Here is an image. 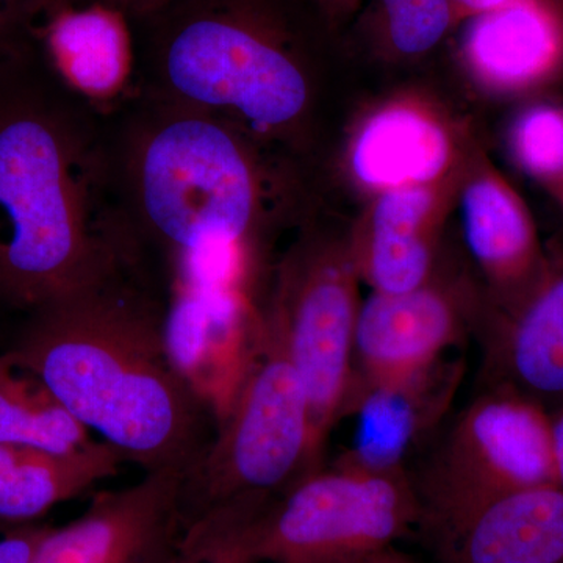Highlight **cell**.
I'll return each instance as SVG.
<instances>
[{"mask_svg": "<svg viewBox=\"0 0 563 563\" xmlns=\"http://www.w3.org/2000/svg\"><path fill=\"white\" fill-rule=\"evenodd\" d=\"M166 296L140 269H118L33 310L5 354L125 462L185 476L218 410L174 354Z\"/></svg>", "mask_w": 563, "mask_h": 563, "instance_id": "cell-1", "label": "cell"}, {"mask_svg": "<svg viewBox=\"0 0 563 563\" xmlns=\"http://www.w3.org/2000/svg\"><path fill=\"white\" fill-rule=\"evenodd\" d=\"M20 65L0 92V301L31 313L133 258L109 118L51 73L20 85Z\"/></svg>", "mask_w": 563, "mask_h": 563, "instance_id": "cell-2", "label": "cell"}, {"mask_svg": "<svg viewBox=\"0 0 563 563\" xmlns=\"http://www.w3.org/2000/svg\"><path fill=\"white\" fill-rule=\"evenodd\" d=\"M107 118L136 268L168 288L187 269L255 262L268 195L261 141L144 92Z\"/></svg>", "mask_w": 563, "mask_h": 563, "instance_id": "cell-3", "label": "cell"}, {"mask_svg": "<svg viewBox=\"0 0 563 563\" xmlns=\"http://www.w3.org/2000/svg\"><path fill=\"white\" fill-rule=\"evenodd\" d=\"M132 24L136 92L206 111L261 143L302 128L312 81L268 0H169Z\"/></svg>", "mask_w": 563, "mask_h": 563, "instance_id": "cell-4", "label": "cell"}, {"mask_svg": "<svg viewBox=\"0 0 563 563\" xmlns=\"http://www.w3.org/2000/svg\"><path fill=\"white\" fill-rule=\"evenodd\" d=\"M320 468L306 391L262 317L257 343L218 415L213 440L181 479V554L246 523Z\"/></svg>", "mask_w": 563, "mask_h": 563, "instance_id": "cell-5", "label": "cell"}, {"mask_svg": "<svg viewBox=\"0 0 563 563\" xmlns=\"http://www.w3.org/2000/svg\"><path fill=\"white\" fill-rule=\"evenodd\" d=\"M409 473L335 465L302 477L233 531L184 554L195 563H368L420 528Z\"/></svg>", "mask_w": 563, "mask_h": 563, "instance_id": "cell-6", "label": "cell"}, {"mask_svg": "<svg viewBox=\"0 0 563 563\" xmlns=\"http://www.w3.org/2000/svg\"><path fill=\"white\" fill-rule=\"evenodd\" d=\"M350 246L317 236L299 240L276 269L263 321L301 380L313 450L324 466L329 437L342 421L354 374L361 299Z\"/></svg>", "mask_w": 563, "mask_h": 563, "instance_id": "cell-7", "label": "cell"}, {"mask_svg": "<svg viewBox=\"0 0 563 563\" xmlns=\"http://www.w3.org/2000/svg\"><path fill=\"white\" fill-rule=\"evenodd\" d=\"M433 542L499 496L555 483L550 415L506 388H485L455 418L412 479Z\"/></svg>", "mask_w": 563, "mask_h": 563, "instance_id": "cell-8", "label": "cell"}, {"mask_svg": "<svg viewBox=\"0 0 563 563\" xmlns=\"http://www.w3.org/2000/svg\"><path fill=\"white\" fill-rule=\"evenodd\" d=\"M479 313L465 285L435 273L413 290L373 291L358 309L351 385L396 379L439 362L479 325Z\"/></svg>", "mask_w": 563, "mask_h": 563, "instance_id": "cell-9", "label": "cell"}, {"mask_svg": "<svg viewBox=\"0 0 563 563\" xmlns=\"http://www.w3.org/2000/svg\"><path fill=\"white\" fill-rule=\"evenodd\" d=\"M181 479L176 473H144L131 487L92 493L81 517L47 528L40 563H180Z\"/></svg>", "mask_w": 563, "mask_h": 563, "instance_id": "cell-10", "label": "cell"}, {"mask_svg": "<svg viewBox=\"0 0 563 563\" xmlns=\"http://www.w3.org/2000/svg\"><path fill=\"white\" fill-rule=\"evenodd\" d=\"M36 60L63 87L110 113L136 92L135 32L110 0H51L32 29Z\"/></svg>", "mask_w": 563, "mask_h": 563, "instance_id": "cell-11", "label": "cell"}, {"mask_svg": "<svg viewBox=\"0 0 563 563\" xmlns=\"http://www.w3.org/2000/svg\"><path fill=\"white\" fill-rule=\"evenodd\" d=\"M463 373L462 358L446 355L407 376L351 385L342 421L354 418V429L333 463L373 474L409 473L415 451L450 412Z\"/></svg>", "mask_w": 563, "mask_h": 563, "instance_id": "cell-12", "label": "cell"}, {"mask_svg": "<svg viewBox=\"0 0 563 563\" xmlns=\"http://www.w3.org/2000/svg\"><path fill=\"white\" fill-rule=\"evenodd\" d=\"M487 388L517 393L547 412L563 404V274L507 317L479 322Z\"/></svg>", "mask_w": 563, "mask_h": 563, "instance_id": "cell-13", "label": "cell"}, {"mask_svg": "<svg viewBox=\"0 0 563 563\" xmlns=\"http://www.w3.org/2000/svg\"><path fill=\"white\" fill-rule=\"evenodd\" d=\"M443 563H563V488L499 496L435 540Z\"/></svg>", "mask_w": 563, "mask_h": 563, "instance_id": "cell-14", "label": "cell"}, {"mask_svg": "<svg viewBox=\"0 0 563 563\" xmlns=\"http://www.w3.org/2000/svg\"><path fill=\"white\" fill-rule=\"evenodd\" d=\"M437 185L379 195L350 246L352 262L373 291L413 290L435 273L440 222Z\"/></svg>", "mask_w": 563, "mask_h": 563, "instance_id": "cell-15", "label": "cell"}, {"mask_svg": "<svg viewBox=\"0 0 563 563\" xmlns=\"http://www.w3.org/2000/svg\"><path fill=\"white\" fill-rule=\"evenodd\" d=\"M454 147L429 111L395 103L372 114L352 141L355 179L379 192L437 185L451 169Z\"/></svg>", "mask_w": 563, "mask_h": 563, "instance_id": "cell-16", "label": "cell"}, {"mask_svg": "<svg viewBox=\"0 0 563 563\" xmlns=\"http://www.w3.org/2000/svg\"><path fill=\"white\" fill-rule=\"evenodd\" d=\"M124 462L102 440L74 453L0 443V531L38 523L58 504L117 476Z\"/></svg>", "mask_w": 563, "mask_h": 563, "instance_id": "cell-17", "label": "cell"}, {"mask_svg": "<svg viewBox=\"0 0 563 563\" xmlns=\"http://www.w3.org/2000/svg\"><path fill=\"white\" fill-rule=\"evenodd\" d=\"M558 25L537 0H509L476 14L463 38L466 65L488 87L515 88L542 76L558 57Z\"/></svg>", "mask_w": 563, "mask_h": 563, "instance_id": "cell-18", "label": "cell"}, {"mask_svg": "<svg viewBox=\"0 0 563 563\" xmlns=\"http://www.w3.org/2000/svg\"><path fill=\"white\" fill-rule=\"evenodd\" d=\"M466 246L498 290L523 279L533 254L532 229L509 188L492 174L477 173L461 196Z\"/></svg>", "mask_w": 563, "mask_h": 563, "instance_id": "cell-19", "label": "cell"}, {"mask_svg": "<svg viewBox=\"0 0 563 563\" xmlns=\"http://www.w3.org/2000/svg\"><path fill=\"white\" fill-rule=\"evenodd\" d=\"M95 442L38 377L0 354V443L74 453Z\"/></svg>", "mask_w": 563, "mask_h": 563, "instance_id": "cell-20", "label": "cell"}, {"mask_svg": "<svg viewBox=\"0 0 563 563\" xmlns=\"http://www.w3.org/2000/svg\"><path fill=\"white\" fill-rule=\"evenodd\" d=\"M380 9L393 49L409 57L433 49L454 18L451 0H380Z\"/></svg>", "mask_w": 563, "mask_h": 563, "instance_id": "cell-21", "label": "cell"}, {"mask_svg": "<svg viewBox=\"0 0 563 563\" xmlns=\"http://www.w3.org/2000/svg\"><path fill=\"white\" fill-rule=\"evenodd\" d=\"M512 144L528 172L543 177L563 174V111L551 107L526 111L515 124Z\"/></svg>", "mask_w": 563, "mask_h": 563, "instance_id": "cell-22", "label": "cell"}, {"mask_svg": "<svg viewBox=\"0 0 563 563\" xmlns=\"http://www.w3.org/2000/svg\"><path fill=\"white\" fill-rule=\"evenodd\" d=\"M51 0H0V73L27 57L32 29Z\"/></svg>", "mask_w": 563, "mask_h": 563, "instance_id": "cell-23", "label": "cell"}, {"mask_svg": "<svg viewBox=\"0 0 563 563\" xmlns=\"http://www.w3.org/2000/svg\"><path fill=\"white\" fill-rule=\"evenodd\" d=\"M47 528L35 523L0 531V563H40V544Z\"/></svg>", "mask_w": 563, "mask_h": 563, "instance_id": "cell-24", "label": "cell"}, {"mask_svg": "<svg viewBox=\"0 0 563 563\" xmlns=\"http://www.w3.org/2000/svg\"><path fill=\"white\" fill-rule=\"evenodd\" d=\"M550 415L551 450H553V462L555 483L563 488V404L548 412Z\"/></svg>", "mask_w": 563, "mask_h": 563, "instance_id": "cell-25", "label": "cell"}, {"mask_svg": "<svg viewBox=\"0 0 563 563\" xmlns=\"http://www.w3.org/2000/svg\"><path fill=\"white\" fill-rule=\"evenodd\" d=\"M454 9L470 11L473 14L485 13L493 9L504 5L509 0H451Z\"/></svg>", "mask_w": 563, "mask_h": 563, "instance_id": "cell-26", "label": "cell"}, {"mask_svg": "<svg viewBox=\"0 0 563 563\" xmlns=\"http://www.w3.org/2000/svg\"><path fill=\"white\" fill-rule=\"evenodd\" d=\"M169 0H131L128 3V13L131 20H140V18L147 16L154 13L155 10L161 9Z\"/></svg>", "mask_w": 563, "mask_h": 563, "instance_id": "cell-27", "label": "cell"}, {"mask_svg": "<svg viewBox=\"0 0 563 563\" xmlns=\"http://www.w3.org/2000/svg\"><path fill=\"white\" fill-rule=\"evenodd\" d=\"M368 563H413V561H410L406 554L396 550L395 547H390L387 548V550H384L383 553L374 555L372 561Z\"/></svg>", "mask_w": 563, "mask_h": 563, "instance_id": "cell-28", "label": "cell"}, {"mask_svg": "<svg viewBox=\"0 0 563 563\" xmlns=\"http://www.w3.org/2000/svg\"><path fill=\"white\" fill-rule=\"evenodd\" d=\"M317 2L321 3L325 10H335L342 7L343 3L350 2V0H317Z\"/></svg>", "mask_w": 563, "mask_h": 563, "instance_id": "cell-29", "label": "cell"}, {"mask_svg": "<svg viewBox=\"0 0 563 563\" xmlns=\"http://www.w3.org/2000/svg\"><path fill=\"white\" fill-rule=\"evenodd\" d=\"M110 2L118 3V5H121L122 9H128V3L131 2V0H110ZM128 11V10H125Z\"/></svg>", "mask_w": 563, "mask_h": 563, "instance_id": "cell-30", "label": "cell"}, {"mask_svg": "<svg viewBox=\"0 0 563 563\" xmlns=\"http://www.w3.org/2000/svg\"><path fill=\"white\" fill-rule=\"evenodd\" d=\"M180 563H195V562L187 561V559H181Z\"/></svg>", "mask_w": 563, "mask_h": 563, "instance_id": "cell-31", "label": "cell"}]
</instances>
